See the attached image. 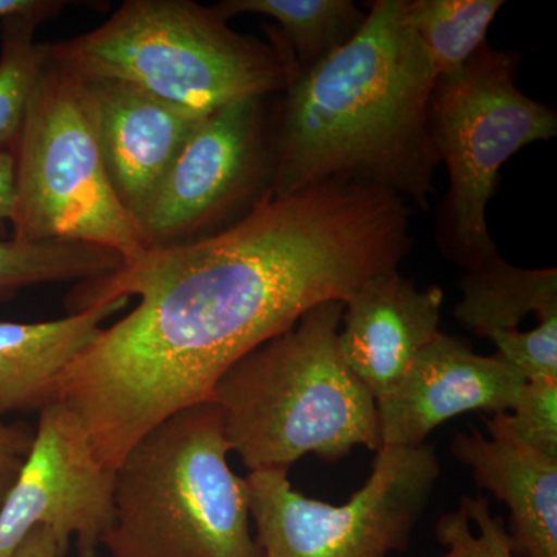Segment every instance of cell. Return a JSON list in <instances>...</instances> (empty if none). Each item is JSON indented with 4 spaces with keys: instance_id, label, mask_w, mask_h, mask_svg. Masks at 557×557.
Wrapping results in <instances>:
<instances>
[{
    "instance_id": "cell-1",
    "label": "cell",
    "mask_w": 557,
    "mask_h": 557,
    "mask_svg": "<svg viewBox=\"0 0 557 557\" xmlns=\"http://www.w3.org/2000/svg\"><path fill=\"white\" fill-rule=\"evenodd\" d=\"M409 225L410 208L394 194L332 180L265 197L203 239L146 249L73 295L72 313L110 299L138 304L70 362L54 403L116 471L150 429L209 401L249 351L319 304H344L398 270L412 247Z\"/></svg>"
},
{
    "instance_id": "cell-2",
    "label": "cell",
    "mask_w": 557,
    "mask_h": 557,
    "mask_svg": "<svg viewBox=\"0 0 557 557\" xmlns=\"http://www.w3.org/2000/svg\"><path fill=\"white\" fill-rule=\"evenodd\" d=\"M437 73L406 17L376 0L350 42L292 70L271 131V197L344 180L426 209L438 166L432 143Z\"/></svg>"
},
{
    "instance_id": "cell-3",
    "label": "cell",
    "mask_w": 557,
    "mask_h": 557,
    "mask_svg": "<svg viewBox=\"0 0 557 557\" xmlns=\"http://www.w3.org/2000/svg\"><path fill=\"white\" fill-rule=\"evenodd\" d=\"M344 304H319L249 351L212 392L231 453L249 471L292 468L299 458L339 460L357 446L379 453L376 399L338 348Z\"/></svg>"
},
{
    "instance_id": "cell-4",
    "label": "cell",
    "mask_w": 557,
    "mask_h": 557,
    "mask_svg": "<svg viewBox=\"0 0 557 557\" xmlns=\"http://www.w3.org/2000/svg\"><path fill=\"white\" fill-rule=\"evenodd\" d=\"M222 413L201 401L172 413L115 471L110 557H263L247 480L231 469Z\"/></svg>"
},
{
    "instance_id": "cell-5",
    "label": "cell",
    "mask_w": 557,
    "mask_h": 557,
    "mask_svg": "<svg viewBox=\"0 0 557 557\" xmlns=\"http://www.w3.org/2000/svg\"><path fill=\"white\" fill-rule=\"evenodd\" d=\"M228 21L218 5L193 0H127L95 30L47 44V54L86 78L123 81L201 115L284 91L287 50Z\"/></svg>"
},
{
    "instance_id": "cell-6",
    "label": "cell",
    "mask_w": 557,
    "mask_h": 557,
    "mask_svg": "<svg viewBox=\"0 0 557 557\" xmlns=\"http://www.w3.org/2000/svg\"><path fill=\"white\" fill-rule=\"evenodd\" d=\"M11 153L16 161L11 239L97 245L123 263L146 251L134 215L110 180L89 84L49 54Z\"/></svg>"
},
{
    "instance_id": "cell-7",
    "label": "cell",
    "mask_w": 557,
    "mask_h": 557,
    "mask_svg": "<svg viewBox=\"0 0 557 557\" xmlns=\"http://www.w3.org/2000/svg\"><path fill=\"white\" fill-rule=\"evenodd\" d=\"M520 61L516 51L485 44L432 90V143L449 175L438 245L465 271L498 255L486 218L498 172L520 149L557 134L556 110L519 89Z\"/></svg>"
},
{
    "instance_id": "cell-8",
    "label": "cell",
    "mask_w": 557,
    "mask_h": 557,
    "mask_svg": "<svg viewBox=\"0 0 557 557\" xmlns=\"http://www.w3.org/2000/svg\"><path fill=\"white\" fill-rule=\"evenodd\" d=\"M287 468L247 480L249 515L263 557H388L406 552L442 468L431 445L381 446L372 474L346 504L298 493Z\"/></svg>"
},
{
    "instance_id": "cell-9",
    "label": "cell",
    "mask_w": 557,
    "mask_h": 557,
    "mask_svg": "<svg viewBox=\"0 0 557 557\" xmlns=\"http://www.w3.org/2000/svg\"><path fill=\"white\" fill-rule=\"evenodd\" d=\"M265 98L209 112L134 215L146 249L189 244L230 228L270 196Z\"/></svg>"
},
{
    "instance_id": "cell-10",
    "label": "cell",
    "mask_w": 557,
    "mask_h": 557,
    "mask_svg": "<svg viewBox=\"0 0 557 557\" xmlns=\"http://www.w3.org/2000/svg\"><path fill=\"white\" fill-rule=\"evenodd\" d=\"M115 516V471L104 467L75 416L51 403L16 482L0 505V557H11L36 528L54 537L60 557L75 542L95 557Z\"/></svg>"
},
{
    "instance_id": "cell-11",
    "label": "cell",
    "mask_w": 557,
    "mask_h": 557,
    "mask_svg": "<svg viewBox=\"0 0 557 557\" xmlns=\"http://www.w3.org/2000/svg\"><path fill=\"white\" fill-rule=\"evenodd\" d=\"M525 380L500 358L475 354L469 341L440 332L408 372L376 399L381 445L418 448L465 412H509Z\"/></svg>"
},
{
    "instance_id": "cell-12",
    "label": "cell",
    "mask_w": 557,
    "mask_h": 557,
    "mask_svg": "<svg viewBox=\"0 0 557 557\" xmlns=\"http://www.w3.org/2000/svg\"><path fill=\"white\" fill-rule=\"evenodd\" d=\"M443 302L437 285L418 288L398 270L369 278L344 302L339 354L373 398L397 386L438 335Z\"/></svg>"
},
{
    "instance_id": "cell-13",
    "label": "cell",
    "mask_w": 557,
    "mask_h": 557,
    "mask_svg": "<svg viewBox=\"0 0 557 557\" xmlns=\"http://www.w3.org/2000/svg\"><path fill=\"white\" fill-rule=\"evenodd\" d=\"M487 435L458 432L450 453L509 509L508 528L518 557H557V458L516 437L505 412L485 418Z\"/></svg>"
},
{
    "instance_id": "cell-14",
    "label": "cell",
    "mask_w": 557,
    "mask_h": 557,
    "mask_svg": "<svg viewBox=\"0 0 557 557\" xmlns=\"http://www.w3.org/2000/svg\"><path fill=\"white\" fill-rule=\"evenodd\" d=\"M86 79L110 180L135 215L205 115L175 108L123 81Z\"/></svg>"
},
{
    "instance_id": "cell-15",
    "label": "cell",
    "mask_w": 557,
    "mask_h": 557,
    "mask_svg": "<svg viewBox=\"0 0 557 557\" xmlns=\"http://www.w3.org/2000/svg\"><path fill=\"white\" fill-rule=\"evenodd\" d=\"M129 298L106 300L47 322H0V418L42 410L57 399L58 384L98 332Z\"/></svg>"
},
{
    "instance_id": "cell-16",
    "label": "cell",
    "mask_w": 557,
    "mask_h": 557,
    "mask_svg": "<svg viewBox=\"0 0 557 557\" xmlns=\"http://www.w3.org/2000/svg\"><path fill=\"white\" fill-rule=\"evenodd\" d=\"M456 319L475 335L491 339L519 332L530 314L539 322L557 318V270L520 269L496 255L460 278Z\"/></svg>"
},
{
    "instance_id": "cell-17",
    "label": "cell",
    "mask_w": 557,
    "mask_h": 557,
    "mask_svg": "<svg viewBox=\"0 0 557 557\" xmlns=\"http://www.w3.org/2000/svg\"><path fill=\"white\" fill-rule=\"evenodd\" d=\"M218 7L228 20L256 13L276 22L292 70L310 67L346 46L368 17L351 0H223Z\"/></svg>"
},
{
    "instance_id": "cell-18",
    "label": "cell",
    "mask_w": 557,
    "mask_h": 557,
    "mask_svg": "<svg viewBox=\"0 0 557 557\" xmlns=\"http://www.w3.org/2000/svg\"><path fill=\"white\" fill-rule=\"evenodd\" d=\"M504 0H406V17L437 78L465 67L486 44Z\"/></svg>"
},
{
    "instance_id": "cell-19",
    "label": "cell",
    "mask_w": 557,
    "mask_h": 557,
    "mask_svg": "<svg viewBox=\"0 0 557 557\" xmlns=\"http://www.w3.org/2000/svg\"><path fill=\"white\" fill-rule=\"evenodd\" d=\"M121 265L119 255L97 245L0 239V302L36 285L104 277Z\"/></svg>"
},
{
    "instance_id": "cell-20",
    "label": "cell",
    "mask_w": 557,
    "mask_h": 557,
    "mask_svg": "<svg viewBox=\"0 0 557 557\" xmlns=\"http://www.w3.org/2000/svg\"><path fill=\"white\" fill-rule=\"evenodd\" d=\"M42 17L0 21V150H13L20 138L33 89L47 61V44L35 40Z\"/></svg>"
},
{
    "instance_id": "cell-21",
    "label": "cell",
    "mask_w": 557,
    "mask_h": 557,
    "mask_svg": "<svg viewBox=\"0 0 557 557\" xmlns=\"http://www.w3.org/2000/svg\"><path fill=\"white\" fill-rule=\"evenodd\" d=\"M435 537L448 548L438 557H518L507 523L491 515L486 497L463 496L457 511L438 519Z\"/></svg>"
},
{
    "instance_id": "cell-22",
    "label": "cell",
    "mask_w": 557,
    "mask_h": 557,
    "mask_svg": "<svg viewBox=\"0 0 557 557\" xmlns=\"http://www.w3.org/2000/svg\"><path fill=\"white\" fill-rule=\"evenodd\" d=\"M505 421L530 448L557 458V380L523 384Z\"/></svg>"
},
{
    "instance_id": "cell-23",
    "label": "cell",
    "mask_w": 557,
    "mask_h": 557,
    "mask_svg": "<svg viewBox=\"0 0 557 557\" xmlns=\"http://www.w3.org/2000/svg\"><path fill=\"white\" fill-rule=\"evenodd\" d=\"M496 357L530 381L557 380V318L539 322L528 332L498 333L493 338Z\"/></svg>"
},
{
    "instance_id": "cell-24",
    "label": "cell",
    "mask_w": 557,
    "mask_h": 557,
    "mask_svg": "<svg viewBox=\"0 0 557 557\" xmlns=\"http://www.w3.org/2000/svg\"><path fill=\"white\" fill-rule=\"evenodd\" d=\"M35 431L24 423H7L0 418V505L16 482L28 453Z\"/></svg>"
},
{
    "instance_id": "cell-25",
    "label": "cell",
    "mask_w": 557,
    "mask_h": 557,
    "mask_svg": "<svg viewBox=\"0 0 557 557\" xmlns=\"http://www.w3.org/2000/svg\"><path fill=\"white\" fill-rule=\"evenodd\" d=\"M16 203V161L10 150H0V239L11 225Z\"/></svg>"
},
{
    "instance_id": "cell-26",
    "label": "cell",
    "mask_w": 557,
    "mask_h": 557,
    "mask_svg": "<svg viewBox=\"0 0 557 557\" xmlns=\"http://www.w3.org/2000/svg\"><path fill=\"white\" fill-rule=\"evenodd\" d=\"M69 2L64 0H0V21L11 16H39L42 20H53Z\"/></svg>"
},
{
    "instance_id": "cell-27",
    "label": "cell",
    "mask_w": 557,
    "mask_h": 557,
    "mask_svg": "<svg viewBox=\"0 0 557 557\" xmlns=\"http://www.w3.org/2000/svg\"><path fill=\"white\" fill-rule=\"evenodd\" d=\"M11 557H60L58 545L46 528H36Z\"/></svg>"
}]
</instances>
